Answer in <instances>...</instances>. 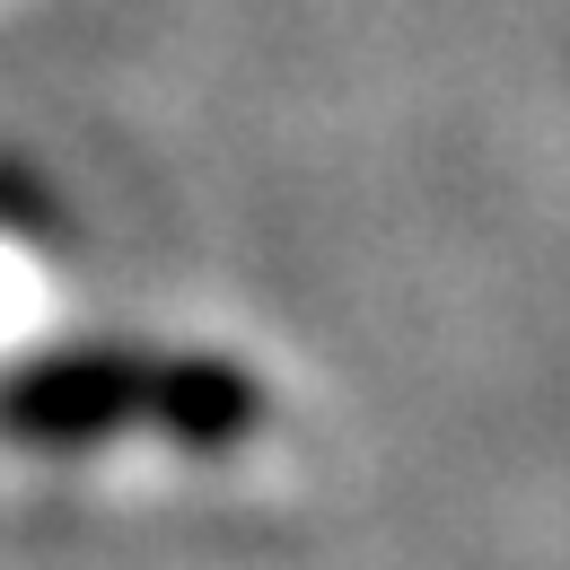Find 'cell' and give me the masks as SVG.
<instances>
[{"label": "cell", "mask_w": 570, "mask_h": 570, "mask_svg": "<svg viewBox=\"0 0 570 570\" xmlns=\"http://www.w3.org/2000/svg\"><path fill=\"white\" fill-rule=\"evenodd\" d=\"M158 368L167 360L141 352H53L0 386V430L45 439V448H79L106 430L158 422Z\"/></svg>", "instance_id": "1"}]
</instances>
